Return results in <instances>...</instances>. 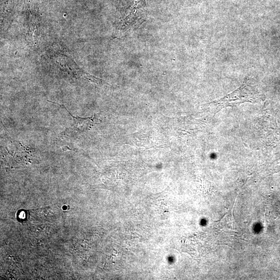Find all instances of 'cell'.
Here are the masks:
<instances>
[{"instance_id":"6da1fadb","label":"cell","mask_w":280,"mask_h":280,"mask_svg":"<svg viewBox=\"0 0 280 280\" xmlns=\"http://www.w3.org/2000/svg\"><path fill=\"white\" fill-rule=\"evenodd\" d=\"M115 23V37L119 38L139 27L145 20V0H126Z\"/></svg>"},{"instance_id":"7a4b0ae2","label":"cell","mask_w":280,"mask_h":280,"mask_svg":"<svg viewBox=\"0 0 280 280\" xmlns=\"http://www.w3.org/2000/svg\"><path fill=\"white\" fill-rule=\"evenodd\" d=\"M259 92L253 83L250 79H246L237 90L221 100L215 101L216 105H228L231 103H243L258 99Z\"/></svg>"},{"instance_id":"3957f363","label":"cell","mask_w":280,"mask_h":280,"mask_svg":"<svg viewBox=\"0 0 280 280\" xmlns=\"http://www.w3.org/2000/svg\"><path fill=\"white\" fill-rule=\"evenodd\" d=\"M49 102L58 105L61 108L65 109L68 113L71 115L73 121V124L71 127L67 128L63 134L67 137H73L82 135L85 132L88 131L94 124L95 122V116H92L90 118H82L79 116H74L69 112L66 106L60 105L56 103L49 101Z\"/></svg>"}]
</instances>
